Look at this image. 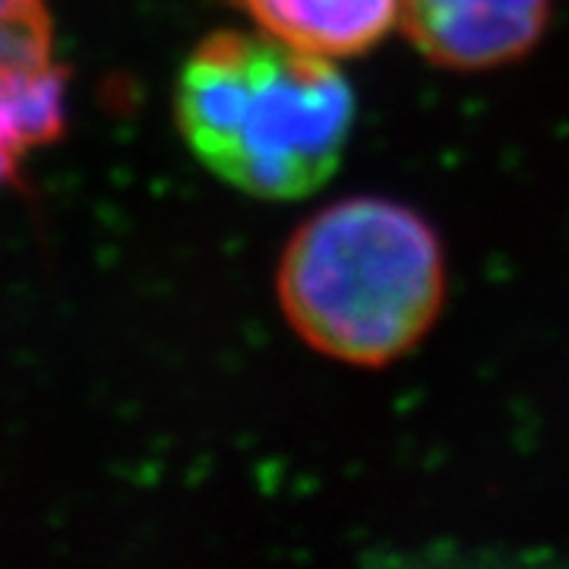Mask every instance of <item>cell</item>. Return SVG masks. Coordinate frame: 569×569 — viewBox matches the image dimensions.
<instances>
[{"label":"cell","mask_w":569,"mask_h":569,"mask_svg":"<svg viewBox=\"0 0 569 569\" xmlns=\"http://www.w3.org/2000/svg\"><path fill=\"white\" fill-rule=\"evenodd\" d=\"M174 114L193 156L224 183L260 200H301L342 162L355 96L329 58L260 29H222L181 67Z\"/></svg>","instance_id":"1"},{"label":"cell","mask_w":569,"mask_h":569,"mask_svg":"<svg viewBox=\"0 0 569 569\" xmlns=\"http://www.w3.org/2000/svg\"><path fill=\"white\" fill-rule=\"evenodd\" d=\"M276 288L307 346L342 365L383 367L437 323L447 260L437 231L415 209L351 197L291 234Z\"/></svg>","instance_id":"2"},{"label":"cell","mask_w":569,"mask_h":569,"mask_svg":"<svg viewBox=\"0 0 569 569\" xmlns=\"http://www.w3.org/2000/svg\"><path fill=\"white\" fill-rule=\"evenodd\" d=\"M63 70L44 0H0V183L61 137Z\"/></svg>","instance_id":"3"},{"label":"cell","mask_w":569,"mask_h":569,"mask_svg":"<svg viewBox=\"0 0 569 569\" xmlns=\"http://www.w3.org/2000/svg\"><path fill=\"white\" fill-rule=\"evenodd\" d=\"M550 0H399V20L427 61L449 70H490L541 39Z\"/></svg>","instance_id":"4"},{"label":"cell","mask_w":569,"mask_h":569,"mask_svg":"<svg viewBox=\"0 0 569 569\" xmlns=\"http://www.w3.org/2000/svg\"><path fill=\"white\" fill-rule=\"evenodd\" d=\"M257 29L317 58L373 48L399 20V0H244Z\"/></svg>","instance_id":"5"}]
</instances>
